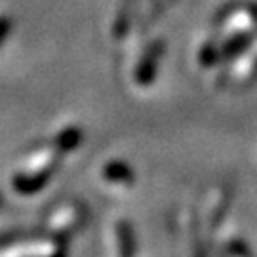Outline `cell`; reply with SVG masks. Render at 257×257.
Instances as JSON below:
<instances>
[{"mask_svg": "<svg viewBox=\"0 0 257 257\" xmlns=\"http://www.w3.org/2000/svg\"><path fill=\"white\" fill-rule=\"evenodd\" d=\"M84 217H86V211L80 204L67 202L63 206H57L54 213L48 217V229L55 236H69L76 229H80Z\"/></svg>", "mask_w": 257, "mask_h": 257, "instance_id": "6da1fadb", "label": "cell"}, {"mask_svg": "<svg viewBox=\"0 0 257 257\" xmlns=\"http://www.w3.org/2000/svg\"><path fill=\"white\" fill-rule=\"evenodd\" d=\"M116 240H118V257H132L134 242H132V230L128 223H116Z\"/></svg>", "mask_w": 257, "mask_h": 257, "instance_id": "7a4b0ae2", "label": "cell"}, {"mask_svg": "<svg viewBox=\"0 0 257 257\" xmlns=\"http://www.w3.org/2000/svg\"><path fill=\"white\" fill-rule=\"evenodd\" d=\"M103 175L109 179V181H116V183H124V181H132V172L126 164H118V162H112L103 168Z\"/></svg>", "mask_w": 257, "mask_h": 257, "instance_id": "3957f363", "label": "cell"}, {"mask_svg": "<svg viewBox=\"0 0 257 257\" xmlns=\"http://www.w3.org/2000/svg\"><path fill=\"white\" fill-rule=\"evenodd\" d=\"M0 206H2V200H0Z\"/></svg>", "mask_w": 257, "mask_h": 257, "instance_id": "277c9868", "label": "cell"}]
</instances>
